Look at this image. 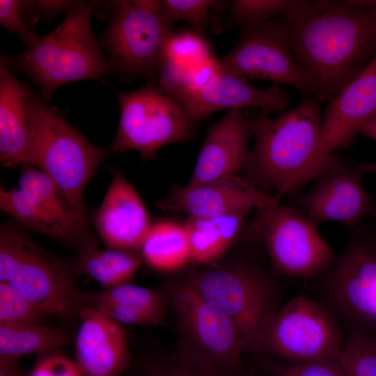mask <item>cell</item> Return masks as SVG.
I'll list each match as a JSON object with an SVG mask.
<instances>
[{
    "label": "cell",
    "mask_w": 376,
    "mask_h": 376,
    "mask_svg": "<svg viewBox=\"0 0 376 376\" xmlns=\"http://www.w3.org/2000/svg\"><path fill=\"white\" fill-rule=\"evenodd\" d=\"M280 20L318 102L331 100L376 54V6L299 0Z\"/></svg>",
    "instance_id": "cell-1"
},
{
    "label": "cell",
    "mask_w": 376,
    "mask_h": 376,
    "mask_svg": "<svg viewBox=\"0 0 376 376\" xmlns=\"http://www.w3.org/2000/svg\"><path fill=\"white\" fill-rule=\"evenodd\" d=\"M109 6L111 19L101 44L114 72L125 81L139 76L155 79L173 24L161 1H114Z\"/></svg>",
    "instance_id": "cell-10"
},
{
    "label": "cell",
    "mask_w": 376,
    "mask_h": 376,
    "mask_svg": "<svg viewBox=\"0 0 376 376\" xmlns=\"http://www.w3.org/2000/svg\"><path fill=\"white\" fill-rule=\"evenodd\" d=\"M251 136L252 118L242 110L228 111L207 130L189 185L237 175L247 159Z\"/></svg>",
    "instance_id": "cell-21"
},
{
    "label": "cell",
    "mask_w": 376,
    "mask_h": 376,
    "mask_svg": "<svg viewBox=\"0 0 376 376\" xmlns=\"http://www.w3.org/2000/svg\"><path fill=\"white\" fill-rule=\"evenodd\" d=\"M102 3L76 1L53 31L38 36L18 55L3 56L8 66L31 78L45 102L65 84L99 79L114 72L111 61L101 52L91 26L92 13Z\"/></svg>",
    "instance_id": "cell-3"
},
{
    "label": "cell",
    "mask_w": 376,
    "mask_h": 376,
    "mask_svg": "<svg viewBox=\"0 0 376 376\" xmlns=\"http://www.w3.org/2000/svg\"><path fill=\"white\" fill-rule=\"evenodd\" d=\"M222 72L244 80L260 79L295 87L303 97L315 95L313 85L296 63L280 19L241 29L235 47L219 58Z\"/></svg>",
    "instance_id": "cell-14"
},
{
    "label": "cell",
    "mask_w": 376,
    "mask_h": 376,
    "mask_svg": "<svg viewBox=\"0 0 376 376\" xmlns=\"http://www.w3.org/2000/svg\"><path fill=\"white\" fill-rule=\"evenodd\" d=\"M71 261L39 246L17 223L0 228V281L67 326L79 323L84 305Z\"/></svg>",
    "instance_id": "cell-4"
},
{
    "label": "cell",
    "mask_w": 376,
    "mask_h": 376,
    "mask_svg": "<svg viewBox=\"0 0 376 376\" xmlns=\"http://www.w3.org/2000/svg\"><path fill=\"white\" fill-rule=\"evenodd\" d=\"M214 56L208 40L194 30L172 31L167 38L162 61L189 67Z\"/></svg>",
    "instance_id": "cell-29"
},
{
    "label": "cell",
    "mask_w": 376,
    "mask_h": 376,
    "mask_svg": "<svg viewBox=\"0 0 376 376\" xmlns=\"http://www.w3.org/2000/svg\"><path fill=\"white\" fill-rule=\"evenodd\" d=\"M17 187L0 188V208L19 226L79 248L94 236L86 214L76 207L44 172L21 166Z\"/></svg>",
    "instance_id": "cell-11"
},
{
    "label": "cell",
    "mask_w": 376,
    "mask_h": 376,
    "mask_svg": "<svg viewBox=\"0 0 376 376\" xmlns=\"http://www.w3.org/2000/svg\"><path fill=\"white\" fill-rule=\"evenodd\" d=\"M19 358L0 357V376H24Z\"/></svg>",
    "instance_id": "cell-40"
},
{
    "label": "cell",
    "mask_w": 376,
    "mask_h": 376,
    "mask_svg": "<svg viewBox=\"0 0 376 376\" xmlns=\"http://www.w3.org/2000/svg\"><path fill=\"white\" fill-rule=\"evenodd\" d=\"M339 361L347 376H376V337L352 336L345 341Z\"/></svg>",
    "instance_id": "cell-31"
},
{
    "label": "cell",
    "mask_w": 376,
    "mask_h": 376,
    "mask_svg": "<svg viewBox=\"0 0 376 376\" xmlns=\"http://www.w3.org/2000/svg\"><path fill=\"white\" fill-rule=\"evenodd\" d=\"M77 251L71 261L76 275L89 276L104 289L132 283L143 262L140 251L101 249L95 237Z\"/></svg>",
    "instance_id": "cell-25"
},
{
    "label": "cell",
    "mask_w": 376,
    "mask_h": 376,
    "mask_svg": "<svg viewBox=\"0 0 376 376\" xmlns=\"http://www.w3.org/2000/svg\"><path fill=\"white\" fill-rule=\"evenodd\" d=\"M260 366L269 376H347L338 358L288 363L260 354Z\"/></svg>",
    "instance_id": "cell-34"
},
{
    "label": "cell",
    "mask_w": 376,
    "mask_h": 376,
    "mask_svg": "<svg viewBox=\"0 0 376 376\" xmlns=\"http://www.w3.org/2000/svg\"><path fill=\"white\" fill-rule=\"evenodd\" d=\"M329 267L315 277L313 297L323 303L352 336L376 337V237L359 225Z\"/></svg>",
    "instance_id": "cell-7"
},
{
    "label": "cell",
    "mask_w": 376,
    "mask_h": 376,
    "mask_svg": "<svg viewBox=\"0 0 376 376\" xmlns=\"http://www.w3.org/2000/svg\"><path fill=\"white\" fill-rule=\"evenodd\" d=\"M159 288L175 314L178 345L221 366L244 369L243 338L224 313L203 298L184 275L165 281Z\"/></svg>",
    "instance_id": "cell-12"
},
{
    "label": "cell",
    "mask_w": 376,
    "mask_h": 376,
    "mask_svg": "<svg viewBox=\"0 0 376 376\" xmlns=\"http://www.w3.org/2000/svg\"><path fill=\"white\" fill-rule=\"evenodd\" d=\"M116 94L120 120L111 154L135 150L146 161L154 159L163 146L192 136L194 130L180 106L155 79L136 91Z\"/></svg>",
    "instance_id": "cell-13"
},
{
    "label": "cell",
    "mask_w": 376,
    "mask_h": 376,
    "mask_svg": "<svg viewBox=\"0 0 376 376\" xmlns=\"http://www.w3.org/2000/svg\"><path fill=\"white\" fill-rule=\"evenodd\" d=\"M244 237L265 248L269 269L280 278L313 279L336 256L304 212L280 201L259 210Z\"/></svg>",
    "instance_id": "cell-8"
},
{
    "label": "cell",
    "mask_w": 376,
    "mask_h": 376,
    "mask_svg": "<svg viewBox=\"0 0 376 376\" xmlns=\"http://www.w3.org/2000/svg\"><path fill=\"white\" fill-rule=\"evenodd\" d=\"M279 201L244 176L232 175L196 185H175L157 205L166 212L211 217L248 214L253 209L259 210Z\"/></svg>",
    "instance_id": "cell-15"
},
{
    "label": "cell",
    "mask_w": 376,
    "mask_h": 376,
    "mask_svg": "<svg viewBox=\"0 0 376 376\" xmlns=\"http://www.w3.org/2000/svg\"><path fill=\"white\" fill-rule=\"evenodd\" d=\"M299 0H234L230 1L232 24L241 29L285 15Z\"/></svg>",
    "instance_id": "cell-32"
},
{
    "label": "cell",
    "mask_w": 376,
    "mask_h": 376,
    "mask_svg": "<svg viewBox=\"0 0 376 376\" xmlns=\"http://www.w3.org/2000/svg\"><path fill=\"white\" fill-rule=\"evenodd\" d=\"M195 376H252L244 370H235L213 363L197 354H189Z\"/></svg>",
    "instance_id": "cell-38"
},
{
    "label": "cell",
    "mask_w": 376,
    "mask_h": 376,
    "mask_svg": "<svg viewBox=\"0 0 376 376\" xmlns=\"http://www.w3.org/2000/svg\"><path fill=\"white\" fill-rule=\"evenodd\" d=\"M322 123L319 102L310 97L275 118L263 113L253 118L255 142L242 169L244 177L273 191L278 201L315 182L343 160L322 152Z\"/></svg>",
    "instance_id": "cell-2"
},
{
    "label": "cell",
    "mask_w": 376,
    "mask_h": 376,
    "mask_svg": "<svg viewBox=\"0 0 376 376\" xmlns=\"http://www.w3.org/2000/svg\"><path fill=\"white\" fill-rule=\"evenodd\" d=\"M52 318L9 284L0 281V324L48 325Z\"/></svg>",
    "instance_id": "cell-30"
},
{
    "label": "cell",
    "mask_w": 376,
    "mask_h": 376,
    "mask_svg": "<svg viewBox=\"0 0 376 376\" xmlns=\"http://www.w3.org/2000/svg\"><path fill=\"white\" fill-rule=\"evenodd\" d=\"M184 276L203 298L233 321L245 350L258 354L263 331L281 306L280 277L249 257Z\"/></svg>",
    "instance_id": "cell-5"
},
{
    "label": "cell",
    "mask_w": 376,
    "mask_h": 376,
    "mask_svg": "<svg viewBox=\"0 0 376 376\" xmlns=\"http://www.w3.org/2000/svg\"><path fill=\"white\" fill-rule=\"evenodd\" d=\"M75 336V361L85 376H123L133 356L124 327L84 305Z\"/></svg>",
    "instance_id": "cell-18"
},
{
    "label": "cell",
    "mask_w": 376,
    "mask_h": 376,
    "mask_svg": "<svg viewBox=\"0 0 376 376\" xmlns=\"http://www.w3.org/2000/svg\"><path fill=\"white\" fill-rule=\"evenodd\" d=\"M371 216L374 218L376 223V205H375Z\"/></svg>",
    "instance_id": "cell-43"
},
{
    "label": "cell",
    "mask_w": 376,
    "mask_h": 376,
    "mask_svg": "<svg viewBox=\"0 0 376 376\" xmlns=\"http://www.w3.org/2000/svg\"><path fill=\"white\" fill-rule=\"evenodd\" d=\"M75 336L64 327L0 324V357L19 358L63 350L74 345Z\"/></svg>",
    "instance_id": "cell-26"
},
{
    "label": "cell",
    "mask_w": 376,
    "mask_h": 376,
    "mask_svg": "<svg viewBox=\"0 0 376 376\" xmlns=\"http://www.w3.org/2000/svg\"><path fill=\"white\" fill-rule=\"evenodd\" d=\"M110 154L109 149L91 143L56 109L34 95L25 164L47 174L79 210L86 212L84 189Z\"/></svg>",
    "instance_id": "cell-6"
},
{
    "label": "cell",
    "mask_w": 376,
    "mask_h": 376,
    "mask_svg": "<svg viewBox=\"0 0 376 376\" xmlns=\"http://www.w3.org/2000/svg\"><path fill=\"white\" fill-rule=\"evenodd\" d=\"M20 3L21 1L1 0L0 22L2 26L12 33L17 34L28 45L38 36L23 19L20 13Z\"/></svg>",
    "instance_id": "cell-36"
},
{
    "label": "cell",
    "mask_w": 376,
    "mask_h": 376,
    "mask_svg": "<svg viewBox=\"0 0 376 376\" xmlns=\"http://www.w3.org/2000/svg\"><path fill=\"white\" fill-rule=\"evenodd\" d=\"M356 164L365 174L376 175V162H360Z\"/></svg>",
    "instance_id": "cell-42"
},
{
    "label": "cell",
    "mask_w": 376,
    "mask_h": 376,
    "mask_svg": "<svg viewBox=\"0 0 376 376\" xmlns=\"http://www.w3.org/2000/svg\"><path fill=\"white\" fill-rule=\"evenodd\" d=\"M24 376H85L75 359L63 350L38 355Z\"/></svg>",
    "instance_id": "cell-35"
},
{
    "label": "cell",
    "mask_w": 376,
    "mask_h": 376,
    "mask_svg": "<svg viewBox=\"0 0 376 376\" xmlns=\"http://www.w3.org/2000/svg\"><path fill=\"white\" fill-rule=\"evenodd\" d=\"M84 305L93 307L120 324L159 326L166 322V299L158 288L123 284L102 291L84 290Z\"/></svg>",
    "instance_id": "cell-23"
},
{
    "label": "cell",
    "mask_w": 376,
    "mask_h": 376,
    "mask_svg": "<svg viewBox=\"0 0 376 376\" xmlns=\"http://www.w3.org/2000/svg\"><path fill=\"white\" fill-rule=\"evenodd\" d=\"M221 72L219 58L215 56L187 67L185 87L182 89H199L208 84Z\"/></svg>",
    "instance_id": "cell-37"
},
{
    "label": "cell",
    "mask_w": 376,
    "mask_h": 376,
    "mask_svg": "<svg viewBox=\"0 0 376 376\" xmlns=\"http://www.w3.org/2000/svg\"><path fill=\"white\" fill-rule=\"evenodd\" d=\"M35 4L44 15H52L62 10L68 11L76 1H36Z\"/></svg>",
    "instance_id": "cell-39"
},
{
    "label": "cell",
    "mask_w": 376,
    "mask_h": 376,
    "mask_svg": "<svg viewBox=\"0 0 376 376\" xmlns=\"http://www.w3.org/2000/svg\"><path fill=\"white\" fill-rule=\"evenodd\" d=\"M376 117V54L366 68L328 102L322 115L324 154L348 146L360 128Z\"/></svg>",
    "instance_id": "cell-19"
},
{
    "label": "cell",
    "mask_w": 376,
    "mask_h": 376,
    "mask_svg": "<svg viewBox=\"0 0 376 376\" xmlns=\"http://www.w3.org/2000/svg\"><path fill=\"white\" fill-rule=\"evenodd\" d=\"M94 224L106 249L140 251L152 224L143 201L121 171L113 172Z\"/></svg>",
    "instance_id": "cell-20"
},
{
    "label": "cell",
    "mask_w": 376,
    "mask_h": 376,
    "mask_svg": "<svg viewBox=\"0 0 376 376\" xmlns=\"http://www.w3.org/2000/svg\"><path fill=\"white\" fill-rule=\"evenodd\" d=\"M365 173L342 160L318 178L301 199L304 214L314 224L335 221L350 228L371 215L375 204L363 185Z\"/></svg>",
    "instance_id": "cell-17"
},
{
    "label": "cell",
    "mask_w": 376,
    "mask_h": 376,
    "mask_svg": "<svg viewBox=\"0 0 376 376\" xmlns=\"http://www.w3.org/2000/svg\"><path fill=\"white\" fill-rule=\"evenodd\" d=\"M123 376H194L187 357L176 347L134 357Z\"/></svg>",
    "instance_id": "cell-28"
},
{
    "label": "cell",
    "mask_w": 376,
    "mask_h": 376,
    "mask_svg": "<svg viewBox=\"0 0 376 376\" xmlns=\"http://www.w3.org/2000/svg\"><path fill=\"white\" fill-rule=\"evenodd\" d=\"M247 214L236 213L198 217H189L187 232L190 261L217 266L242 232Z\"/></svg>",
    "instance_id": "cell-24"
},
{
    "label": "cell",
    "mask_w": 376,
    "mask_h": 376,
    "mask_svg": "<svg viewBox=\"0 0 376 376\" xmlns=\"http://www.w3.org/2000/svg\"><path fill=\"white\" fill-rule=\"evenodd\" d=\"M164 12L173 24L185 20L192 30L202 33L210 21L212 12L223 7L226 1L210 0H162Z\"/></svg>",
    "instance_id": "cell-33"
},
{
    "label": "cell",
    "mask_w": 376,
    "mask_h": 376,
    "mask_svg": "<svg viewBox=\"0 0 376 376\" xmlns=\"http://www.w3.org/2000/svg\"><path fill=\"white\" fill-rule=\"evenodd\" d=\"M140 252L143 261L156 270L169 272L180 269L190 261L184 226L169 221L153 224Z\"/></svg>",
    "instance_id": "cell-27"
},
{
    "label": "cell",
    "mask_w": 376,
    "mask_h": 376,
    "mask_svg": "<svg viewBox=\"0 0 376 376\" xmlns=\"http://www.w3.org/2000/svg\"><path fill=\"white\" fill-rule=\"evenodd\" d=\"M343 327L323 303L305 295L290 299L266 325L258 355L288 363L338 358Z\"/></svg>",
    "instance_id": "cell-9"
},
{
    "label": "cell",
    "mask_w": 376,
    "mask_h": 376,
    "mask_svg": "<svg viewBox=\"0 0 376 376\" xmlns=\"http://www.w3.org/2000/svg\"><path fill=\"white\" fill-rule=\"evenodd\" d=\"M359 134L376 141V117L365 123L360 128Z\"/></svg>",
    "instance_id": "cell-41"
},
{
    "label": "cell",
    "mask_w": 376,
    "mask_h": 376,
    "mask_svg": "<svg viewBox=\"0 0 376 376\" xmlns=\"http://www.w3.org/2000/svg\"><path fill=\"white\" fill-rule=\"evenodd\" d=\"M34 94L0 61V161L6 167L26 164L30 107Z\"/></svg>",
    "instance_id": "cell-22"
},
{
    "label": "cell",
    "mask_w": 376,
    "mask_h": 376,
    "mask_svg": "<svg viewBox=\"0 0 376 376\" xmlns=\"http://www.w3.org/2000/svg\"><path fill=\"white\" fill-rule=\"evenodd\" d=\"M166 93L179 104L193 130L201 121L220 110L253 107L267 114L284 111L289 100L287 91L279 86L254 87L246 80L224 72L199 89H180Z\"/></svg>",
    "instance_id": "cell-16"
}]
</instances>
